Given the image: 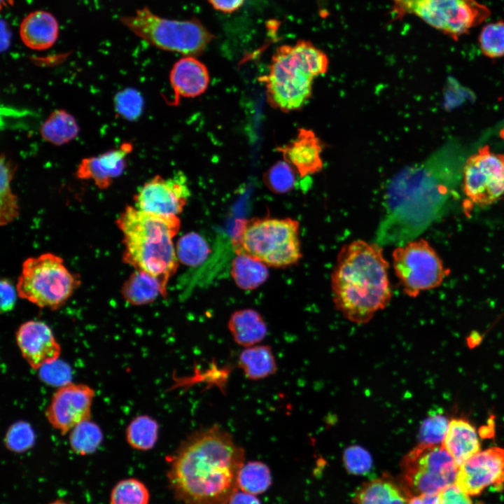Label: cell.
I'll return each mask as SVG.
<instances>
[{
    "label": "cell",
    "instance_id": "1",
    "mask_svg": "<svg viewBox=\"0 0 504 504\" xmlns=\"http://www.w3.org/2000/svg\"><path fill=\"white\" fill-rule=\"evenodd\" d=\"M244 459V449L221 426L196 430L169 457V486L183 504H227Z\"/></svg>",
    "mask_w": 504,
    "mask_h": 504
},
{
    "label": "cell",
    "instance_id": "2",
    "mask_svg": "<svg viewBox=\"0 0 504 504\" xmlns=\"http://www.w3.org/2000/svg\"><path fill=\"white\" fill-rule=\"evenodd\" d=\"M454 179L442 173L436 156L393 175L384 195L375 243L398 246L416 238L442 213Z\"/></svg>",
    "mask_w": 504,
    "mask_h": 504
},
{
    "label": "cell",
    "instance_id": "3",
    "mask_svg": "<svg viewBox=\"0 0 504 504\" xmlns=\"http://www.w3.org/2000/svg\"><path fill=\"white\" fill-rule=\"evenodd\" d=\"M388 270L377 243L358 239L344 245L330 276L335 308L354 323L370 321L392 298Z\"/></svg>",
    "mask_w": 504,
    "mask_h": 504
},
{
    "label": "cell",
    "instance_id": "4",
    "mask_svg": "<svg viewBox=\"0 0 504 504\" xmlns=\"http://www.w3.org/2000/svg\"><path fill=\"white\" fill-rule=\"evenodd\" d=\"M116 224L123 234V262L155 277L167 295V283L178 265L172 239L180 229V219L127 206Z\"/></svg>",
    "mask_w": 504,
    "mask_h": 504
},
{
    "label": "cell",
    "instance_id": "5",
    "mask_svg": "<svg viewBox=\"0 0 504 504\" xmlns=\"http://www.w3.org/2000/svg\"><path fill=\"white\" fill-rule=\"evenodd\" d=\"M328 64L326 54L309 41L278 47L260 78L269 104L284 112L300 109L312 96L314 79L326 74Z\"/></svg>",
    "mask_w": 504,
    "mask_h": 504
},
{
    "label": "cell",
    "instance_id": "6",
    "mask_svg": "<svg viewBox=\"0 0 504 504\" xmlns=\"http://www.w3.org/2000/svg\"><path fill=\"white\" fill-rule=\"evenodd\" d=\"M300 223L291 218L237 219L232 235L237 255H245L267 266L285 267L302 257Z\"/></svg>",
    "mask_w": 504,
    "mask_h": 504
},
{
    "label": "cell",
    "instance_id": "7",
    "mask_svg": "<svg viewBox=\"0 0 504 504\" xmlns=\"http://www.w3.org/2000/svg\"><path fill=\"white\" fill-rule=\"evenodd\" d=\"M120 20L130 31L148 44L186 56L200 55L214 38L197 18L167 19L155 14L147 6Z\"/></svg>",
    "mask_w": 504,
    "mask_h": 504
},
{
    "label": "cell",
    "instance_id": "8",
    "mask_svg": "<svg viewBox=\"0 0 504 504\" xmlns=\"http://www.w3.org/2000/svg\"><path fill=\"white\" fill-rule=\"evenodd\" d=\"M80 285L79 275L69 272L62 258L46 253L24 261L17 291L20 298L41 308L56 310Z\"/></svg>",
    "mask_w": 504,
    "mask_h": 504
},
{
    "label": "cell",
    "instance_id": "9",
    "mask_svg": "<svg viewBox=\"0 0 504 504\" xmlns=\"http://www.w3.org/2000/svg\"><path fill=\"white\" fill-rule=\"evenodd\" d=\"M392 20L418 17L454 41L486 21L491 10L477 0H389Z\"/></svg>",
    "mask_w": 504,
    "mask_h": 504
},
{
    "label": "cell",
    "instance_id": "10",
    "mask_svg": "<svg viewBox=\"0 0 504 504\" xmlns=\"http://www.w3.org/2000/svg\"><path fill=\"white\" fill-rule=\"evenodd\" d=\"M400 482L410 498L454 484L458 465L442 444L419 443L402 460Z\"/></svg>",
    "mask_w": 504,
    "mask_h": 504
},
{
    "label": "cell",
    "instance_id": "11",
    "mask_svg": "<svg viewBox=\"0 0 504 504\" xmlns=\"http://www.w3.org/2000/svg\"><path fill=\"white\" fill-rule=\"evenodd\" d=\"M395 274L404 293L411 298L440 286L449 274L434 248L424 239H414L394 248Z\"/></svg>",
    "mask_w": 504,
    "mask_h": 504
},
{
    "label": "cell",
    "instance_id": "12",
    "mask_svg": "<svg viewBox=\"0 0 504 504\" xmlns=\"http://www.w3.org/2000/svg\"><path fill=\"white\" fill-rule=\"evenodd\" d=\"M462 174L464 193L475 204L489 205L504 197L503 153L481 147L466 160Z\"/></svg>",
    "mask_w": 504,
    "mask_h": 504
},
{
    "label": "cell",
    "instance_id": "13",
    "mask_svg": "<svg viewBox=\"0 0 504 504\" xmlns=\"http://www.w3.org/2000/svg\"><path fill=\"white\" fill-rule=\"evenodd\" d=\"M190 195L186 176L178 172L167 178L156 175L140 188L134 201L138 209L148 214L177 215Z\"/></svg>",
    "mask_w": 504,
    "mask_h": 504
},
{
    "label": "cell",
    "instance_id": "14",
    "mask_svg": "<svg viewBox=\"0 0 504 504\" xmlns=\"http://www.w3.org/2000/svg\"><path fill=\"white\" fill-rule=\"evenodd\" d=\"M94 391L84 384L70 382L57 388L46 410L50 424L64 435L90 419Z\"/></svg>",
    "mask_w": 504,
    "mask_h": 504
},
{
    "label": "cell",
    "instance_id": "15",
    "mask_svg": "<svg viewBox=\"0 0 504 504\" xmlns=\"http://www.w3.org/2000/svg\"><path fill=\"white\" fill-rule=\"evenodd\" d=\"M504 483V448L479 451L458 468L454 484L470 496L480 494L486 487Z\"/></svg>",
    "mask_w": 504,
    "mask_h": 504
},
{
    "label": "cell",
    "instance_id": "16",
    "mask_svg": "<svg viewBox=\"0 0 504 504\" xmlns=\"http://www.w3.org/2000/svg\"><path fill=\"white\" fill-rule=\"evenodd\" d=\"M16 342L22 357L34 370L58 359L60 346L50 328L38 321L22 323L16 332Z\"/></svg>",
    "mask_w": 504,
    "mask_h": 504
},
{
    "label": "cell",
    "instance_id": "17",
    "mask_svg": "<svg viewBox=\"0 0 504 504\" xmlns=\"http://www.w3.org/2000/svg\"><path fill=\"white\" fill-rule=\"evenodd\" d=\"M278 150L301 178L323 169V144L312 130L300 128L295 138Z\"/></svg>",
    "mask_w": 504,
    "mask_h": 504
},
{
    "label": "cell",
    "instance_id": "18",
    "mask_svg": "<svg viewBox=\"0 0 504 504\" xmlns=\"http://www.w3.org/2000/svg\"><path fill=\"white\" fill-rule=\"evenodd\" d=\"M130 143L106 151L98 156L83 158L76 174L80 179H91L100 189H106L120 176L126 167V158L132 151Z\"/></svg>",
    "mask_w": 504,
    "mask_h": 504
},
{
    "label": "cell",
    "instance_id": "19",
    "mask_svg": "<svg viewBox=\"0 0 504 504\" xmlns=\"http://www.w3.org/2000/svg\"><path fill=\"white\" fill-rule=\"evenodd\" d=\"M169 80L174 92V104L182 97L203 94L209 83L206 66L195 57L186 56L174 64Z\"/></svg>",
    "mask_w": 504,
    "mask_h": 504
},
{
    "label": "cell",
    "instance_id": "20",
    "mask_svg": "<svg viewBox=\"0 0 504 504\" xmlns=\"http://www.w3.org/2000/svg\"><path fill=\"white\" fill-rule=\"evenodd\" d=\"M20 36L29 48L43 50L51 48L59 35V23L46 10H35L24 18L20 24Z\"/></svg>",
    "mask_w": 504,
    "mask_h": 504
},
{
    "label": "cell",
    "instance_id": "21",
    "mask_svg": "<svg viewBox=\"0 0 504 504\" xmlns=\"http://www.w3.org/2000/svg\"><path fill=\"white\" fill-rule=\"evenodd\" d=\"M458 467L480 450L475 428L467 420L449 421L446 436L442 443Z\"/></svg>",
    "mask_w": 504,
    "mask_h": 504
},
{
    "label": "cell",
    "instance_id": "22",
    "mask_svg": "<svg viewBox=\"0 0 504 504\" xmlns=\"http://www.w3.org/2000/svg\"><path fill=\"white\" fill-rule=\"evenodd\" d=\"M409 499L400 482L385 475L363 483L354 500L355 504H407Z\"/></svg>",
    "mask_w": 504,
    "mask_h": 504
},
{
    "label": "cell",
    "instance_id": "23",
    "mask_svg": "<svg viewBox=\"0 0 504 504\" xmlns=\"http://www.w3.org/2000/svg\"><path fill=\"white\" fill-rule=\"evenodd\" d=\"M227 327L234 342L244 347L258 344L267 334L263 318L253 309L234 312L228 320Z\"/></svg>",
    "mask_w": 504,
    "mask_h": 504
},
{
    "label": "cell",
    "instance_id": "24",
    "mask_svg": "<svg viewBox=\"0 0 504 504\" xmlns=\"http://www.w3.org/2000/svg\"><path fill=\"white\" fill-rule=\"evenodd\" d=\"M238 366L249 380H260L276 373V361L268 345L245 347L238 358Z\"/></svg>",
    "mask_w": 504,
    "mask_h": 504
},
{
    "label": "cell",
    "instance_id": "25",
    "mask_svg": "<svg viewBox=\"0 0 504 504\" xmlns=\"http://www.w3.org/2000/svg\"><path fill=\"white\" fill-rule=\"evenodd\" d=\"M122 295L125 301L132 305H144L154 302L164 292L160 281L148 273L136 270L125 281Z\"/></svg>",
    "mask_w": 504,
    "mask_h": 504
},
{
    "label": "cell",
    "instance_id": "26",
    "mask_svg": "<svg viewBox=\"0 0 504 504\" xmlns=\"http://www.w3.org/2000/svg\"><path fill=\"white\" fill-rule=\"evenodd\" d=\"M79 127L75 118L64 110H55L42 124L43 139L54 145L65 144L77 136Z\"/></svg>",
    "mask_w": 504,
    "mask_h": 504
},
{
    "label": "cell",
    "instance_id": "27",
    "mask_svg": "<svg viewBox=\"0 0 504 504\" xmlns=\"http://www.w3.org/2000/svg\"><path fill=\"white\" fill-rule=\"evenodd\" d=\"M231 275L243 290H253L264 284L269 271L263 262L245 255H237L232 262Z\"/></svg>",
    "mask_w": 504,
    "mask_h": 504
},
{
    "label": "cell",
    "instance_id": "28",
    "mask_svg": "<svg viewBox=\"0 0 504 504\" xmlns=\"http://www.w3.org/2000/svg\"><path fill=\"white\" fill-rule=\"evenodd\" d=\"M159 425L148 415H139L133 419L127 427L125 435L129 445L136 450L153 449L158 438Z\"/></svg>",
    "mask_w": 504,
    "mask_h": 504
},
{
    "label": "cell",
    "instance_id": "29",
    "mask_svg": "<svg viewBox=\"0 0 504 504\" xmlns=\"http://www.w3.org/2000/svg\"><path fill=\"white\" fill-rule=\"evenodd\" d=\"M15 167L6 155L1 157V205L0 224L6 225L13 222L19 215L17 196L11 190L10 183Z\"/></svg>",
    "mask_w": 504,
    "mask_h": 504
},
{
    "label": "cell",
    "instance_id": "30",
    "mask_svg": "<svg viewBox=\"0 0 504 504\" xmlns=\"http://www.w3.org/2000/svg\"><path fill=\"white\" fill-rule=\"evenodd\" d=\"M271 483L270 470L260 461L244 463L238 475L239 489L255 496L265 492Z\"/></svg>",
    "mask_w": 504,
    "mask_h": 504
},
{
    "label": "cell",
    "instance_id": "31",
    "mask_svg": "<svg viewBox=\"0 0 504 504\" xmlns=\"http://www.w3.org/2000/svg\"><path fill=\"white\" fill-rule=\"evenodd\" d=\"M103 440L99 426L90 419L74 427L69 433V440L72 451L78 455L86 456L94 453Z\"/></svg>",
    "mask_w": 504,
    "mask_h": 504
},
{
    "label": "cell",
    "instance_id": "32",
    "mask_svg": "<svg viewBox=\"0 0 504 504\" xmlns=\"http://www.w3.org/2000/svg\"><path fill=\"white\" fill-rule=\"evenodd\" d=\"M210 253L209 246L202 236L197 232L182 235L176 243L178 260L183 265L196 267L203 263Z\"/></svg>",
    "mask_w": 504,
    "mask_h": 504
},
{
    "label": "cell",
    "instance_id": "33",
    "mask_svg": "<svg viewBox=\"0 0 504 504\" xmlns=\"http://www.w3.org/2000/svg\"><path fill=\"white\" fill-rule=\"evenodd\" d=\"M150 493L139 479L129 477L118 481L112 488L109 504H149Z\"/></svg>",
    "mask_w": 504,
    "mask_h": 504
},
{
    "label": "cell",
    "instance_id": "34",
    "mask_svg": "<svg viewBox=\"0 0 504 504\" xmlns=\"http://www.w3.org/2000/svg\"><path fill=\"white\" fill-rule=\"evenodd\" d=\"M296 175L295 169L284 160L274 164L264 173L263 182L272 192L284 194L294 188Z\"/></svg>",
    "mask_w": 504,
    "mask_h": 504
},
{
    "label": "cell",
    "instance_id": "35",
    "mask_svg": "<svg viewBox=\"0 0 504 504\" xmlns=\"http://www.w3.org/2000/svg\"><path fill=\"white\" fill-rule=\"evenodd\" d=\"M478 41L484 56L491 59L504 56V21L499 20L484 25Z\"/></svg>",
    "mask_w": 504,
    "mask_h": 504
},
{
    "label": "cell",
    "instance_id": "36",
    "mask_svg": "<svg viewBox=\"0 0 504 504\" xmlns=\"http://www.w3.org/2000/svg\"><path fill=\"white\" fill-rule=\"evenodd\" d=\"M35 442V433L29 424L18 421L7 430L4 444L9 451L21 454L30 449Z\"/></svg>",
    "mask_w": 504,
    "mask_h": 504
},
{
    "label": "cell",
    "instance_id": "37",
    "mask_svg": "<svg viewBox=\"0 0 504 504\" xmlns=\"http://www.w3.org/2000/svg\"><path fill=\"white\" fill-rule=\"evenodd\" d=\"M449 424V420L442 414L431 412L422 421L419 432V443L442 444Z\"/></svg>",
    "mask_w": 504,
    "mask_h": 504
},
{
    "label": "cell",
    "instance_id": "38",
    "mask_svg": "<svg viewBox=\"0 0 504 504\" xmlns=\"http://www.w3.org/2000/svg\"><path fill=\"white\" fill-rule=\"evenodd\" d=\"M114 104L119 115L127 120H134L142 113L144 99L136 90L127 88L117 93Z\"/></svg>",
    "mask_w": 504,
    "mask_h": 504
},
{
    "label": "cell",
    "instance_id": "39",
    "mask_svg": "<svg viewBox=\"0 0 504 504\" xmlns=\"http://www.w3.org/2000/svg\"><path fill=\"white\" fill-rule=\"evenodd\" d=\"M342 458L346 470L355 475L368 472L372 465L370 454L359 445L348 447L343 453Z\"/></svg>",
    "mask_w": 504,
    "mask_h": 504
},
{
    "label": "cell",
    "instance_id": "40",
    "mask_svg": "<svg viewBox=\"0 0 504 504\" xmlns=\"http://www.w3.org/2000/svg\"><path fill=\"white\" fill-rule=\"evenodd\" d=\"M40 378L46 384L61 387L71 382V371L69 365L58 359L41 367L38 370Z\"/></svg>",
    "mask_w": 504,
    "mask_h": 504
},
{
    "label": "cell",
    "instance_id": "41",
    "mask_svg": "<svg viewBox=\"0 0 504 504\" xmlns=\"http://www.w3.org/2000/svg\"><path fill=\"white\" fill-rule=\"evenodd\" d=\"M436 504H472V501L470 495L452 484L438 493Z\"/></svg>",
    "mask_w": 504,
    "mask_h": 504
},
{
    "label": "cell",
    "instance_id": "42",
    "mask_svg": "<svg viewBox=\"0 0 504 504\" xmlns=\"http://www.w3.org/2000/svg\"><path fill=\"white\" fill-rule=\"evenodd\" d=\"M1 290V312H10L16 302V292L13 284L6 279H2L0 284Z\"/></svg>",
    "mask_w": 504,
    "mask_h": 504
},
{
    "label": "cell",
    "instance_id": "43",
    "mask_svg": "<svg viewBox=\"0 0 504 504\" xmlns=\"http://www.w3.org/2000/svg\"><path fill=\"white\" fill-rule=\"evenodd\" d=\"M216 10L230 13L240 8L245 0H207Z\"/></svg>",
    "mask_w": 504,
    "mask_h": 504
},
{
    "label": "cell",
    "instance_id": "44",
    "mask_svg": "<svg viewBox=\"0 0 504 504\" xmlns=\"http://www.w3.org/2000/svg\"><path fill=\"white\" fill-rule=\"evenodd\" d=\"M227 504H261L255 495L237 490L230 498Z\"/></svg>",
    "mask_w": 504,
    "mask_h": 504
},
{
    "label": "cell",
    "instance_id": "45",
    "mask_svg": "<svg viewBox=\"0 0 504 504\" xmlns=\"http://www.w3.org/2000/svg\"><path fill=\"white\" fill-rule=\"evenodd\" d=\"M437 494L425 493L416 495L410 498L407 504H436Z\"/></svg>",
    "mask_w": 504,
    "mask_h": 504
},
{
    "label": "cell",
    "instance_id": "46",
    "mask_svg": "<svg viewBox=\"0 0 504 504\" xmlns=\"http://www.w3.org/2000/svg\"><path fill=\"white\" fill-rule=\"evenodd\" d=\"M48 504H72V503H70L65 501L64 500H62V499H58V500L52 501V502L49 503Z\"/></svg>",
    "mask_w": 504,
    "mask_h": 504
},
{
    "label": "cell",
    "instance_id": "47",
    "mask_svg": "<svg viewBox=\"0 0 504 504\" xmlns=\"http://www.w3.org/2000/svg\"><path fill=\"white\" fill-rule=\"evenodd\" d=\"M11 4H12V0H1V7H4V6L6 7V6H8V5H11Z\"/></svg>",
    "mask_w": 504,
    "mask_h": 504
},
{
    "label": "cell",
    "instance_id": "48",
    "mask_svg": "<svg viewBox=\"0 0 504 504\" xmlns=\"http://www.w3.org/2000/svg\"><path fill=\"white\" fill-rule=\"evenodd\" d=\"M499 136L501 139H504V127L500 130Z\"/></svg>",
    "mask_w": 504,
    "mask_h": 504
}]
</instances>
